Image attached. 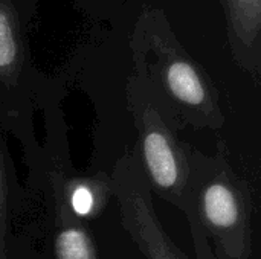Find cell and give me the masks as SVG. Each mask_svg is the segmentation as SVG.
<instances>
[{
  "label": "cell",
  "instance_id": "6da1fadb",
  "mask_svg": "<svg viewBox=\"0 0 261 259\" xmlns=\"http://www.w3.org/2000/svg\"><path fill=\"white\" fill-rule=\"evenodd\" d=\"M184 214L208 240L216 259H252V198L228 159L188 147Z\"/></svg>",
  "mask_w": 261,
  "mask_h": 259
},
{
  "label": "cell",
  "instance_id": "7a4b0ae2",
  "mask_svg": "<svg viewBox=\"0 0 261 259\" xmlns=\"http://www.w3.org/2000/svg\"><path fill=\"white\" fill-rule=\"evenodd\" d=\"M128 110L138 134L133 156L150 191L184 211L190 174L188 147L180 142L179 128L141 72L128 89Z\"/></svg>",
  "mask_w": 261,
  "mask_h": 259
},
{
  "label": "cell",
  "instance_id": "3957f363",
  "mask_svg": "<svg viewBox=\"0 0 261 259\" xmlns=\"http://www.w3.org/2000/svg\"><path fill=\"white\" fill-rule=\"evenodd\" d=\"M153 63L139 67L158 101L177 128H211L225 125L214 85L196 61L170 37L154 34L150 41Z\"/></svg>",
  "mask_w": 261,
  "mask_h": 259
},
{
  "label": "cell",
  "instance_id": "277c9868",
  "mask_svg": "<svg viewBox=\"0 0 261 259\" xmlns=\"http://www.w3.org/2000/svg\"><path fill=\"white\" fill-rule=\"evenodd\" d=\"M112 194L116 197L121 223L145 259L188 258L165 234L154 211L151 191L133 156H122L110 179ZM193 237L196 259H216L206 237L196 224H188Z\"/></svg>",
  "mask_w": 261,
  "mask_h": 259
},
{
  "label": "cell",
  "instance_id": "5b68a950",
  "mask_svg": "<svg viewBox=\"0 0 261 259\" xmlns=\"http://www.w3.org/2000/svg\"><path fill=\"white\" fill-rule=\"evenodd\" d=\"M47 186L54 211L55 259H99L86 221L70 211L54 169L47 176Z\"/></svg>",
  "mask_w": 261,
  "mask_h": 259
},
{
  "label": "cell",
  "instance_id": "8992f818",
  "mask_svg": "<svg viewBox=\"0 0 261 259\" xmlns=\"http://www.w3.org/2000/svg\"><path fill=\"white\" fill-rule=\"evenodd\" d=\"M229 43L242 69L260 72L261 0H223Z\"/></svg>",
  "mask_w": 261,
  "mask_h": 259
},
{
  "label": "cell",
  "instance_id": "52a82bcc",
  "mask_svg": "<svg viewBox=\"0 0 261 259\" xmlns=\"http://www.w3.org/2000/svg\"><path fill=\"white\" fill-rule=\"evenodd\" d=\"M63 197L70 211L83 221H90L98 217L112 194L110 179L102 176H67L63 172V166L52 168Z\"/></svg>",
  "mask_w": 261,
  "mask_h": 259
},
{
  "label": "cell",
  "instance_id": "ba28073f",
  "mask_svg": "<svg viewBox=\"0 0 261 259\" xmlns=\"http://www.w3.org/2000/svg\"><path fill=\"white\" fill-rule=\"evenodd\" d=\"M23 43L18 17L11 0H0V82L14 85L23 69Z\"/></svg>",
  "mask_w": 261,
  "mask_h": 259
},
{
  "label": "cell",
  "instance_id": "9c48e42d",
  "mask_svg": "<svg viewBox=\"0 0 261 259\" xmlns=\"http://www.w3.org/2000/svg\"><path fill=\"white\" fill-rule=\"evenodd\" d=\"M8 198L9 185L5 159L0 150V259L6 258V235H8Z\"/></svg>",
  "mask_w": 261,
  "mask_h": 259
}]
</instances>
